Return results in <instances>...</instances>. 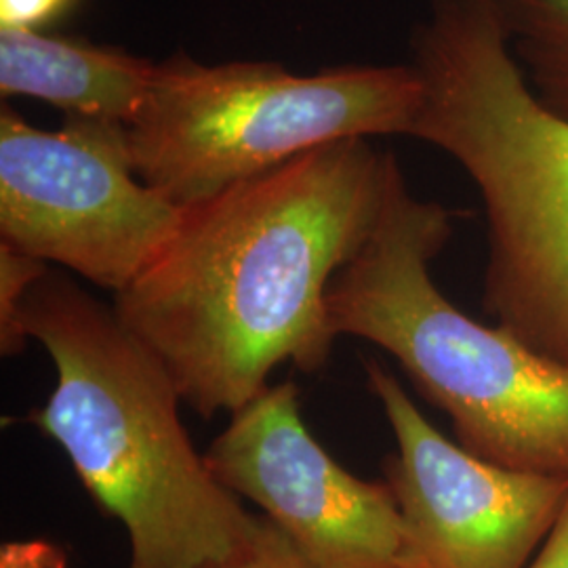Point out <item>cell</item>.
Segmentation results:
<instances>
[{"mask_svg": "<svg viewBox=\"0 0 568 568\" xmlns=\"http://www.w3.org/2000/svg\"><path fill=\"white\" fill-rule=\"evenodd\" d=\"M392 163L363 138L326 143L183 206L114 310L185 405L232 415L276 366L325 368L337 339L328 288L377 222Z\"/></svg>", "mask_w": 568, "mask_h": 568, "instance_id": "cell-1", "label": "cell"}, {"mask_svg": "<svg viewBox=\"0 0 568 568\" xmlns=\"http://www.w3.org/2000/svg\"><path fill=\"white\" fill-rule=\"evenodd\" d=\"M21 321L58 377L30 424L60 445L95 506L121 523L129 568H217L243 556L264 516L213 476L183 427L173 377L114 305L49 270Z\"/></svg>", "mask_w": 568, "mask_h": 568, "instance_id": "cell-2", "label": "cell"}, {"mask_svg": "<svg viewBox=\"0 0 568 568\" xmlns=\"http://www.w3.org/2000/svg\"><path fill=\"white\" fill-rule=\"evenodd\" d=\"M410 138L464 166L488 220L485 305L568 366V119L530 89L488 0H434L413 37Z\"/></svg>", "mask_w": 568, "mask_h": 568, "instance_id": "cell-3", "label": "cell"}, {"mask_svg": "<svg viewBox=\"0 0 568 568\" xmlns=\"http://www.w3.org/2000/svg\"><path fill=\"white\" fill-rule=\"evenodd\" d=\"M450 234V211L410 194L394 159L377 222L328 288L331 326L392 354L471 455L568 478V366L443 295L429 264Z\"/></svg>", "mask_w": 568, "mask_h": 568, "instance_id": "cell-4", "label": "cell"}, {"mask_svg": "<svg viewBox=\"0 0 568 568\" xmlns=\"http://www.w3.org/2000/svg\"><path fill=\"white\" fill-rule=\"evenodd\" d=\"M424 98L413 63L342 65L312 77L278 63H156L124 126L140 180L180 206L204 201L326 143L410 135Z\"/></svg>", "mask_w": 568, "mask_h": 568, "instance_id": "cell-5", "label": "cell"}, {"mask_svg": "<svg viewBox=\"0 0 568 568\" xmlns=\"http://www.w3.org/2000/svg\"><path fill=\"white\" fill-rule=\"evenodd\" d=\"M183 206L135 173L121 122L44 131L2 105V244L119 295L171 241Z\"/></svg>", "mask_w": 568, "mask_h": 568, "instance_id": "cell-6", "label": "cell"}, {"mask_svg": "<svg viewBox=\"0 0 568 568\" xmlns=\"http://www.w3.org/2000/svg\"><path fill=\"white\" fill-rule=\"evenodd\" d=\"M368 389L396 438L387 485L405 528V568H527L568 495V478L490 464L448 440L379 361Z\"/></svg>", "mask_w": 568, "mask_h": 568, "instance_id": "cell-7", "label": "cell"}, {"mask_svg": "<svg viewBox=\"0 0 568 568\" xmlns=\"http://www.w3.org/2000/svg\"><path fill=\"white\" fill-rule=\"evenodd\" d=\"M204 453L213 476L321 568H405V528L389 485L339 466L310 434L300 389L267 386Z\"/></svg>", "mask_w": 568, "mask_h": 568, "instance_id": "cell-8", "label": "cell"}, {"mask_svg": "<svg viewBox=\"0 0 568 568\" xmlns=\"http://www.w3.org/2000/svg\"><path fill=\"white\" fill-rule=\"evenodd\" d=\"M156 63L124 51L34 30L0 28V91L53 103L72 119L129 124L142 110Z\"/></svg>", "mask_w": 568, "mask_h": 568, "instance_id": "cell-9", "label": "cell"}, {"mask_svg": "<svg viewBox=\"0 0 568 568\" xmlns=\"http://www.w3.org/2000/svg\"><path fill=\"white\" fill-rule=\"evenodd\" d=\"M535 95L568 119V0H488Z\"/></svg>", "mask_w": 568, "mask_h": 568, "instance_id": "cell-10", "label": "cell"}, {"mask_svg": "<svg viewBox=\"0 0 568 568\" xmlns=\"http://www.w3.org/2000/svg\"><path fill=\"white\" fill-rule=\"evenodd\" d=\"M49 272V265L0 243V352L20 356L30 342L23 328V304L32 286Z\"/></svg>", "mask_w": 568, "mask_h": 568, "instance_id": "cell-11", "label": "cell"}, {"mask_svg": "<svg viewBox=\"0 0 568 568\" xmlns=\"http://www.w3.org/2000/svg\"><path fill=\"white\" fill-rule=\"evenodd\" d=\"M217 568H321L316 567L293 539L264 516L255 544L243 556Z\"/></svg>", "mask_w": 568, "mask_h": 568, "instance_id": "cell-12", "label": "cell"}, {"mask_svg": "<svg viewBox=\"0 0 568 568\" xmlns=\"http://www.w3.org/2000/svg\"><path fill=\"white\" fill-rule=\"evenodd\" d=\"M72 0H0V28L34 30L60 18Z\"/></svg>", "mask_w": 568, "mask_h": 568, "instance_id": "cell-13", "label": "cell"}, {"mask_svg": "<svg viewBox=\"0 0 568 568\" xmlns=\"http://www.w3.org/2000/svg\"><path fill=\"white\" fill-rule=\"evenodd\" d=\"M65 556L49 541H13L0 551V568H63Z\"/></svg>", "mask_w": 568, "mask_h": 568, "instance_id": "cell-14", "label": "cell"}, {"mask_svg": "<svg viewBox=\"0 0 568 568\" xmlns=\"http://www.w3.org/2000/svg\"><path fill=\"white\" fill-rule=\"evenodd\" d=\"M527 568H568V495L548 539Z\"/></svg>", "mask_w": 568, "mask_h": 568, "instance_id": "cell-15", "label": "cell"}]
</instances>
